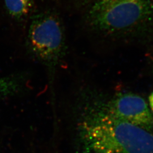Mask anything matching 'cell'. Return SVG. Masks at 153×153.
Wrapping results in <instances>:
<instances>
[{
	"label": "cell",
	"mask_w": 153,
	"mask_h": 153,
	"mask_svg": "<svg viewBox=\"0 0 153 153\" xmlns=\"http://www.w3.org/2000/svg\"><path fill=\"white\" fill-rule=\"evenodd\" d=\"M78 99L76 135L81 153H153V134L111 114L101 92L85 88Z\"/></svg>",
	"instance_id": "cell-1"
},
{
	"label": "cell",
	"mask_w": 153,
	"mask_h": 153,
	"mask_svg": "<svg viewBox=\"0 0 153 153\" xmlns=\"http://www.w3.org/2000/svg\"><path fill=\"white\" fill-rule=\"evenodd\" d=\"M153 16V0H99L88 7L84 21L93 33L115 37L141 27Z\"/></svg>",
	"instance_id": "cell-2"
},
{
	"label": "cell",
	"mask_w": 153,
	"mask_h": 153,
	"mask_svg": "<svg viewBox=\"0 0 153 153\" xmlns=\"http://www.w3.org/2000/svg\"><path fill=\"white\" fill-rule=\"evenodd\" d=\"M26 46L29 53L45 66L49 80L54 81L66 52L64 26L55 11L45 10L31 16Z\"/></svg>",
	"instance_id": "cell-3"
},
{
	"label": "cell",
	"mask_w": 153,
	"mask_h": 153,
	"mask_svg": "<svg viewBox=\"0 0 153 153\" xmlns=\"http://www.w3.org/2000/svg\"><path fill=\"white\" fill-rule=\"evenodd\" d=\"M102 98L106 108L116 117L148 131L153 129V115L140 96L131 93H119L107 98L102 94Z\"/></svg>",
	"instance_id": "cell-4"
},
{
	"label": "cell",
	"mask_w": 153,
	"mask_h": 153,
	"mask_svg": "<svg viewBox=\"0 0 153 153\" xmlns=\"http://www.w3.org/2000/svg\"><path fill=\"white\" fill-rule=\"evenodd\" d=\"M36 0H4L6 9L10 16L21 21L33 16Z\"/></svg>",
	"instance_id": "cell-5"
},
{
	"label": "cell",
	"mask_w": 153,
	"mask_h": 153,
	"mask_svg": "<svg viewBox=\"0 0 153 153\" xmlns=\"http://www.w3.org/2000/svg\"><path fill=\"white\" fill-rule=\"evenodd\" d=\"M23 81L25 79L22 76L0 77V100L18 91Z\"/></svg>",
	"instance_id": "cell-6"
},
{
	"label": "cell",
	"mask_w": 153,
	"mask_h": 153,
	"mask_svg": "<svg viewBox=\"0 0 153 153\" xmlns=\"http://www.w3.org/2000/svg\"><path fill=\"white\" fill-rule=\"evenodd\" d=\"M76 5L81 7H90L99 0H71Z\"/></svg>",
	"instance_id": "cell-7"
},
{
	"label": "cell",
	"mask_w": 153,
	"mask_h": 153,
	"mask_svg": "<svg viewBox=\"0 0 153 153\" xmlns=\"http://www.w3.org/2000/svg\"><path fill=\"white\" fill-rule=\"evenodd\" d=\"M149 104H150V106L151 107V109H152V111H153V93H152L150 94V95L149 96Z\"/></svg>",
	"instance_id": "cell-8"
}]
</instances>
